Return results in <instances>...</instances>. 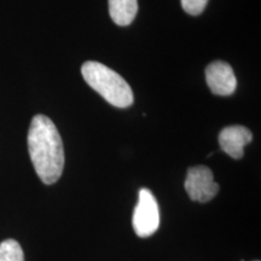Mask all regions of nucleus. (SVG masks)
Wrapping results in <instances>:
<instances>
[{"label": "nucleus", "instance_id": "1", "mask_svg": "<svg viewBox=\"0 0 261 261\" xmlns=\"http://www.w3.org/2000/svg\"><path fill=\"white\" fill-rule=\"evenodd\" d=\"M28 150L35 172L44 184H55L64 168V149L56 125L45 115L33 117Z\"/></svg>", "mask_w": 261, "mask_h": 261}, {"label": "nucleus", "instance_id": "2", "mask_svg": "<svg viewBox=\"0 0 261 261\" xmlns=\"http://www.w3.org/2000/svg\"><path fill=\"white\" fill-rule=\"evenodd\" d=\"M85 81L91 89L116 108H127L133 104V92L120 74L99 62H85L81 67Z\"/></svg>", "mask_w": 261, "mask_h": 261}, {"label": "nucleus", "instance_id": "3", "mask_svg": "<svg viewBox=\"0 0 261 261\" xmlns=\"http://www.w3.org/2000/svg\"><path fill=\"white\" fill-rule=\"evenodd\" d=\"M132 224L136 233L143 238L151 236L158 231L160 226L159 204L155 196L148 189L139 190Z\"/></svg>", "mask_w": 261, "mask_h": 261}, {"label": "nucleus", "instance_id": "4", "mask_svg": "<svg viewBox=\"0 0 261 261\" xmlns=\"http://www.w3.org/2000/svg\"><path fill=\"white\" fill-rule=\"evenodd\" d=\"M185 190L192 201L205 202L213 200L219 192V184L214 180L213 172L205 166H195L188 169Z\"/></svg>", "mask_w": 261, "mask_h": 261}, {"label": "nucleus", "instance_id": "5", "mask_svg": "<svg viewBox=\"0 0 261 261\" xmlns=\"http://www.w3.org/2000/svg\"><path fill=\"white\" fill-rule=\"evenodd\" d=\"M205 81L212 93L217 96H230L237 87V79L232 67L224 61H215L207 65Z\"/></svg>", "mask_w": 261, "mask_h": 261}, {"label": "nucleus", "instance_id": "6", "mask_svg": "<svg viewBox=\"0 0 261 261\" xmlns=\"http://www.w3.org/2000/svg\"><path fill=\"white\" fill-rule=\"evenodd\" d=\"M252 139V132L247 127L240 125L227 126L220 132L219 144L225 154L238 160L243 158L244 146L249 144Z\"/></svg>", "mask_w": 261, "mask_h": 261}, {"label": "nucleus", "instance_id": "7", "mask_svg": "<svg viewBox=\"0 0 261 261\" xmlns=\"http://www.w3.org/2000/svg\"><path fill=\"white\" fill-rule=\"evenodd\" d=\"M138 12L137 0H109L110 17L117 25L126 27L136 18Z\"/></svg>", "mask_w": 261, "mask_h": 261}, {"label": "nucleus", "instance_id": "8", "mask_svg": "<svg viewBox=\"0 0 261 261\" xmlns=\"http://www.w3.org/2000/svg\"><path fill=\"white\" fill-rule=\"evenodd\" d=\"M0 261H24L22 247L15 240H6L0 243Z\"/></svg>", "mask_w": 261, "mask_h": 261}, {"label": "nucleus", "instance_id": "9", "mask_svg": "<svg viewBox=\"0 0 261 261\" xmlns=\"http://www.w3.org/2000/svg\"><path fill=\"white\" fill-rule=\"evenodd\" d=\"M180 2L185 12L191 16H198L204 10L208 0H180Z\"/></svg>", "mask_w": 261, "mask_h": 261}, {"label": "nucleus", "instance_id": "10", "mask_svg": "<svg viewBox=\"0 0 261 261\" xmlns=\"http://www.w3.org/2000/svg\"><path fill=\"white\" fill-rule=\"evenodd\" d=\"M255 261H259V260H255Z\"/></svg>", "mask_w": 261, "mask_h": 261}]
</instances>
